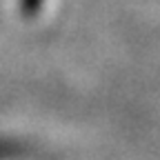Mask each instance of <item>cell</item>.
<instances>
[{
	"mask_svg": "<svg viewBox=\"0 0 160 160\" xmlns=\"http://www.w3.org/2000/svg\"><path fill=\"white\" fill-rule=\"evenodd\" d=\"M49 5V0H20V7L27 16H38L45 7Z\"/></svg>",
	"mask_w": 160,
	"mask_h": 160,
	"instance_id": "obj_1",
	"label": "cell"
}]
</instances>
